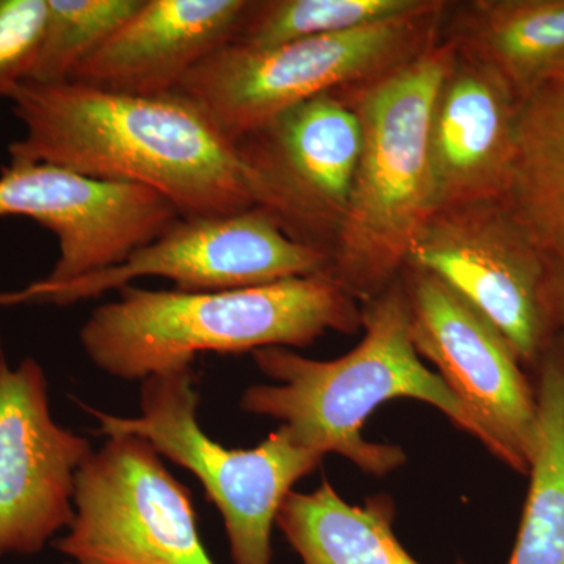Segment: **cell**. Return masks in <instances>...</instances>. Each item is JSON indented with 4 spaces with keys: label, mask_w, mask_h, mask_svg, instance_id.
Instances as JSON below:
<instances>
[{
    "label": "cell",
    "mask_w": 564,
    "mask_h": 564,
    "mask_svg": "<svg viewBox=\"0 0 564 564\" xmlns=\"http://www.w3.org/2000/svg\"><path fill=\"white\" fill-rule=\"evenodd\" d=\"M193 364L143 380L139 417L87 408L109 436L143 437L177 466L191 470L220 511L232 564H272L276 514L293 485L321 466L323 456L302 447L284 426L254 448L215 443L198 422L199 393Z\"/></svg>",
    "instance_id": "obj_6"
},
{
    "label": "cell",
    "mask_w": 564,
    "mask_h": 564,
    "mask_svg": "<svg viewBox=\"0 0 564 564\" xmlns=\"http://www.w3.org/2000/svg\"><path fill=\"white\" fill-rule=\"evenodd\" d=\"M364 337L332 361L310 359L292 348L252 351L256 366L276 384H254L243 392L245 413L280 421L292 440L315 454H336L362 473L386 477L402 467L400 445L362 436L380 404L413 399L432 404L467 433L462 404L423 364L410 336V310L402 280L361 303Z\"/></svg>",
    "instance_id": "obj_3"
},
{
    "label": "cell",
    "mask_w": 564,
    "mask_h": 564,
    "mask_svg": "<svg viewBox=\"0 0 564 564\" xmlns=\"http://www.w3.org/2000/svg\"><path fill=\"white\" fill-rule=\"evenodd\" d=\"M147 440L109 436L82 463L74 519L55 543L74 564H215L192 494Z\"/></svg>",
    "instance_id": "obj_7"
},
{
    "label": "cell",
    "mask_w": 564,
    "mask_h": 564,
    "mask_svg": "<svg viewBox=\"0 0 564 564\" xmlns=\"http://www.w3.org/2000/svg\"><path fill=\"white\" fill-rule=\"evenodd\" d=\"M455 54L441 36L406 65L337 91L358 115L362 141L329 274L359 303L399 280L415 239L440 210L430 128Z\"/></svg>",
    "instance_id": "obj_4"
},
{
    "label": "cell",
    "mask_w": 564,
    "mask_h": 564,
    "mask_svg": "<svg viewBox=\"0 0 564 564\" xmlns=\"http://www.w3.org/2000/svg\"><path fill=\"white\" fill-rule=\"evenodd\" d=\"M538 369L540 440L508 564H564V348L552 344Z\"/></svg>",
    "instance_id": "obj_19"
},
{
    "label": "cell",
    "mask_w": 564,
    "mask_h": 564,
    "mask_svg": "<svg viewBox=\"0 0 564 564\" xmlns=\"http://www.w3.org/2000/svg\"><path fill=\"white\" fill-rule=\"evenodd\" d=\"M329 270L328 254L296 243L269 215L251 207L220 217H180L124 262L63 284L36 281L22 291L0 293V307L20 303L69 306L148 276L173 281L181 292H218Z\"/></svg>",
    "instance_id": "obj_9"
},
{
    "label": "cell",
    "mask_w": 564,
    "mask_h": 564,
    "mask_svg": "<svg viewBox=\"0 0 564 564\" xmlns=\"http://www.w3.org/2000/svg\"><path fill=\"white\" fill-rule=\"evenodd\" d=\"M93 452L52 417L43 367L0 361V558L35 555L74 519V481Z\"/></svg>",
    "instance_id": "obj_13"
},
{
    "label": "cell",
    "mask_w": 564,
    "mask_h": 564,
    "mask_svg": "<svg viewBox=\"0 0 564 564\" xmlns=\"http://www.w3.org/2000/svg\"><path fill=\"white\" fill-rule=\"evenodd\" d=\"M0 217H22L54 234L55 285L124 262L181 217L162 195L140 185L93 180L43 162L0 169Z\"/></svg>",
    "instance_id": "obj_12"
},
{
    "label": "cell",
    "mask_w": 564,
    "mask_h": 564,
    "mask_svg": "<svg viewBox=\"0 0 564 564\" xmlns=\"http://www.w3.org/2000/svg\"><path fill=\"white\" fill-rule=\"evenodd\" d=\"M502 203L547 254L564 242V73L519 99L513 173Z\"/></svg>",
    "instance_id": "obj_18"
},
{
    "label": "cell",
    "mask_w": 564,
    "mask_h": 564,
    "mask_svg": "<svg viewBox=\"0 0 564 564\" xmlns=\"http://www.w3.org/2000/svg\"><path fill=\"white\" fill-rule=\"evenodd\" d=\"M2 358H3L2 334H0V361H2Z\"/></svg>",
    "instance_id": "obj_24"
},
{
    "label": "cell",
    "mask_w": 564,
    "mask_h": 564,
    "mask_svg": "<svg viewBox=\"0 0 564 564\" xmlns=\"http://www.w3.org/2000/svg\"><path fill=\"white\" fill-rule=\"evenodd\" d=\"M361 141L358 115L336 91L282 111L234 148L252 206L296 243L332 259Z\"/></svg>",
    "instance_id": "obj_11"
},
{
    "label": "cell",
    "mask_w": 564,
    "mask_h": 564,
    "mask_svg": "<svg viewBox=\"0 0 564 564\" xmlns=\"http://www.w3.org/2000/svg\"><path fill=\"white\" fill-rule=\"evenodd\" d=\"M441 36L500 74L519 99L564 73V0L448 2Z\"/></svg>",
    "instance_id": "obj_16"
},
{
    "label": "cell",
    "mask_w": 564,
    "mask_h": 564,
    "mask_svg": "<svg viewBox=\"0 0 564 564\" xmlns=\"http://www.w3.org/2000/svg\"><path fill=\"white\" fill-rule=\"evenodd\" d=\"M404 269L443 281L496 326L522 366L552 344L549 254L502 202L437 210L411 247Z\"/></svg>",
    "instance_id": "obj_10"
},
{
    "label": "cell",
    "mask_w": 564,
    "mask_h": 564,
    "mask_svg": "<svg viewBox=\"0 0 564 564\" xmlns=\"http://www.w3.org/2000/svg\"><path fill=\"white\" fill-rule=\"evenodd\" d=\"M248 0H143L74 70L70 82L126 95H162L231 43Z\"/></svg>",
    "instance_id": "obj_15"
},
{
    "label": "cell",
    "mask_w": 564,
    "mask_h": 564,
    "mask_svg": "<svg viewBox=\"0 0 564 564\" xmlns=\"http://www.w3.org/2000/svg\"><path fill=\"white\" fill-rule=\"evenodd\" d=\"M425 0H248L234 44L270 47L403 17Z\"/></svg>",
    "instance_id": "obj_20"
},
{
    "label": "cell",
    "mask_w": 564,
    "mask_h": 564,
    "mask_svg": "<svg viewBox=\"0 0 564 564\" xmlns=\"http://www.w3.org/2000/svg\"><path fill=\"white\" fill-rule=\"evenodd\" d=\"M547 299L556 328L564 329V242L549 252Z\"/></svg>",
    "instance_id": "obj_23"
},
{
    "label": "cell",
    "mask_w": 564,
    "mask_h": 564,
    "mask_svg": "<svg viewBox=\"0 0 564 564\" xmlns=\"http://www.w3.org/2000/svg\"><path fill=\"white\" fill-rule=\"evenodd\" d=\"M447 7L444 0H425L393 20L278 46L229 43L198 63L177 90L234 143L299 104L414 61L441 40Z\"/></svg>",
    "instance_id": "obj_5"
},
{
    "label": "cell",
    "mask_w": 564,
    "mask_h": 564,
    "mask_svg": "<svg viewBox=\"0 0 564 564\" xmlns=\"http://www.w3.org/2000/svg\"><path fill=\"white\" fill-rule=\"evenodd\" d=\"M143 0H46L39 52L25 80L69 82L85 58L102 46Z\"/></svg>",
    "instance_id": "obj_21"
},
{
    "label": "cell",
    "mask_w": 564,
    "mask_h": 564,
    "mask_svg": "<svg viewBox=\"0 0 564 564\" xmlns=\"http://www.w3.org/2000/svg\"><path fill=\"white\" fill-rule=\"evenodd\" d=\"M400 280L415 351L436 367L462 404L467 433L516 473L529 475L540 440V410L513 348L433 274L403 269Z\"/></svg>",
    "instance_id": "obj_8"
},
{
    "label": "cell",
    "mask_w": 564,
    "mask_h": 564,
    "mask_svg": "<svg viewBox=\"0 0 564 564\" xmlns=\"http://www.w3.org/2000/svg\"><path fill=\"white\" fill-rule=\"evenodd\" d=\"M519 98L500 74L456 50L432 113L440 210L503 202L513 173Z\"/></svg>",
    "instance_id": "obj_14"
},
{
    "label": "cell",
    "mask_w": 564,
    "mask_h": 564,
    "mask_svg": "<svg viewBox=\"0 0 564 564\" xmlns=\"http://www.w3.org/2000/svg\"><path fill=\"white\" fill-rule=\"evenodd\" d=\"M46 20V0H0V99L31 73Z\"/></svg>",
    "instance_id": "obj_22"
},
{
    "label": "cell",
    "mask_w": 564,
    "mask_h": 564,
    "mask_svg": "<svg viewBox=\"0 0 564 564\" xmlns=\"http://www.w3.org/2000/svg\"><path fill=\"white\" fill-rule=\"evenodd\" d=\"M68 564H74V563H68Z\"/></svg>",
    "instance_id": "obj_25"
},
{
    "label": "cell",
    "mask_w": 564,
    "mask_h": 564,
    "mask_svg": "<svg viewBox=\"0 0 564 564\" xmlns=\"http://www.w3.org/2000/svg\"><path fill=\"white\" fill-rule=\"evenodd\" d=\"M10 101L24 128L11 141L10 162L140 185L169 199L182 218L254 207L234 143L180 90L126 95L70 80H24Z\"/></svg>",
    "instance_id": "obj_1"
},
{
    "label": "cell",
    "mask_w": 564,
    "mask_h": 564,
    "mask_svg": "<svg viewBox=\"0 0 564 564\" xmlns=\"http://www.w3.org/2000/svg\"><path fill=\"white\" fill-rule=\"evenodd\" d=\"M96 307L79 339L90 361L121 380H147L199 352L306 348L329 332L362 328L361 304L332 274L218 292L120 289Z\"/></svg>",
    "instance_id": "obj_2"
},
{
    "label": "cell",
    "mask_w": 564,
    "mask_h": 564,
    "mask_svg": "<svg viewBox=\"0 0 564 564\" xmlns=\"http://www.w3.org/2000/svg\"><path fill=\"white\" fill-rule=\"evenodd\" d=\"M393 522L391 496L350 505L328 478L313 492L289 494L276 514L278 529L302 564H421L395 536Z\"/></svg>",
    "instance_id": "obj_17"
}]
</instances>
